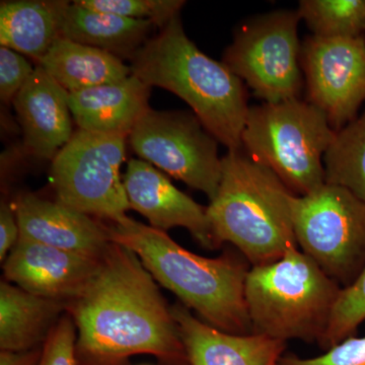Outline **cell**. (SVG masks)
I'll use <instances>...</instances> for the list:
<instances>
[{"mask_svg": "<svg viewBox=\"0 0 365 365\" xmlns=\"http://www.w3.org/2000/svg\"><path fill=\"white\" fill-rule=\"evenodd\" d=\"M78 331L76 365H126L148 354L160 365H190L172 309L131 250L110 242L95 275L66 304Z\"/></svg>", "mask_w": 365, "mask_h": 365, "instance_id": "cell-1", "label": "cell"}, {"mask_svg": "<svg viewBox=\"0 0 365 365\" xmlns=\"http://www.w3.org/2000/svg\"><path fill=\"white\" fill-rule=\"evenodd\" d=\"M106 228L110 242L135 253L155 281L204 323L235 335L253 333L245 297L252 267L246 259L235 254L206 258L192 253L163 230L128 216Z\"/></svg>", "mask_w": 365, "mask_h": 365, "instance_id": "cell-2", "label": "cell"}, {"mask_svg": "<svg viewBox=\"0 0 365 365\" xmlns=\"http://www.w3.org/2000/svg\"><path fill=\"white\" fill-rule=\"evenodd\" d=\"M130 61L133 76L181 98L228 151L242 150L250 110L247 86L223 62L210 58L189 39L180 14L148 39Z\"/></svg>", "mask_w": 365, "mask_h": 365, "instance_id": "cell-3", "label": "cell"}, {"mask_svg": "<svg viewBox=\"0 0 365 365\" xmlns=\"http://www.w3.org/2000/svg\"><path fill=\"white\" fill-rule=\"evenodd\" d=\"M222 180L206 208L217 247L230 242L251 266L279 260L297 246L292 215L294 195L272 170L244 150L222 158Z\"/></svg>", "mask_w": 365, "mask_h": 365, "instance_id": "cell-4", "label": "cell"}, {"mask_svg": "<svg viewBox=\"0 0 365 365\" xmlns=\"http://www.w3.org/2000/svg\"><path fill=\"white\" fill-rule=\"evenodd\" d=\"M341 289L299 247L273 263L252 266L245 297L253 333L319 344Z\"/></svg>", "mask_w": 365, "mask_h": 365, "instance_id": "cell-5", "label": "cell"}, {"mask_svg": "<svg viewBox=\"0 0 365 365\" xmlns=\"http://www.w3.org/2000/svg\"><path fill=\"white\" fill-rule=\"evenodd\" d=\"M335 135L326 115L299 98L250 107L242 144L294 195L304 196L325 184L324 157Z\"/></svg>", "mask_w": 365, "mask_h": 365, "instance_id": "cell-6", "label": "cell"}, {"mask_svg": "<svg viewBox=\"0 0 365 365\" xmlns=\"http://www.w3.org/2000/svg\"><path fill=\"white\" fill-rule=\"evenodd\" d=\"M297 246L341 287L365 266V201L338 185L292 198Z\"/></svg>", "mask_w": 365, "mask_h": 365, "instance_id": "cell-7", "label": "cell"}, {"mask_svg": "<svg viewBox=\"0 0 365 365\" xmlns=\"http://www.w3.org/2000/svg\"><path fill=\"white\" fill-rule=\"evenodd\" d=\"M297 11L252 16L235 30L222 62L263 103L300 98L304 85L300 64Z\"/></svg>", "mask_w": 365, "mask_h": 365, "instance_id": "cell-8", "label": "cell"}, {"mask_svg": "<svg viewBox=\"0 0 365 365\" xmlns=\"http://www.w3.org/2000/svg\"><path fill=\"white\" fill-rule=\"evenodd\" d=\"M126 137L74 132L52 163L57 202L88 216L119 222L130 209L120 168Z\"/></svg>", "mask_w": 365, "mask_h": 365, "instance_id": "cell-9", "label": "cell"}, {"mask_svg": "<svg viewBox=\"0 0 365 365\" xmlns=\"http://www.w3.org/2000/svg\"><path fill=\"white\" fill-rule=\"evenodd\" d=\"M129 137L133 150L191 188L215 198L222 180L218 141L193 113L150 110Z\"/></svg>", "mask_w": 365, "mask_h": 365, "instance_id": "cell-10", "label": "cell"}, {"mask_svg": "<svg viewBox=\"0 0 365 365\" xmlns=\"http://www.w3.org/2000/svg\"><path fill=\"white\" fill-rule=\"evenodd\" d=\"M300 64L307 101L319 108L334 130L351 122L365 103V37L302 43Z\"/></svg>", "mask_w": 365, "mask_h": 365, "instance_id": "cell-11", "label": "cell"}, {"mask_svg": "<svg viewBox=\"0 0 365 365\" xmlns=\"http://www.w3.org/2000/svg\"><path fill=\"white\" fill-rule=\"evenodd\" d=\"M100 260L19 239L4 261V276L30 294L67 304L90 282Z\"/></svg>", "mask_w": 365, "mask_h": 365, "instance_id": "cell-12", "label": "cell"}, {"mask_svg": "<svg viewBox=\"0 0 365 365\" xmlns=\"http://www.w3.org/2000/svg\"><path fill=\"white\" fill-rule=\"evenodd\" d=\"M130 207L143 215L150 227L165 230L184 227L201 246L217 249L206 208L177 189L151 163L131 160L124 178Z\"/></svg>", "mask_w": 365, "mask_h": 365, "instance_id": "cell-13", "label": "cell"}, {"mask_svg": "<svg viewBox=\"0 0 365 365\" xmlns=\"http://www.w3.org/2000/svg\"><path fill=\"white\" fill-rule=\"evenodd\" d=\"M20 239L101 259L110 245L106 225L62 205L26 193L14 205Z\"/></svg>", "mask_w": 365, "mask_h": 365, "instance_id": "cell-14", "label": "cell"}, {"mask_svg": "<svg viewBox=\"0 0 365 365\" xmlns=\"http://www.w3.org/2000/svg\"><path fill=\"white\" fill-rule=\"evenodd\" d=\"M68 96L38 64L14 98L26 148L35 157L54 160L73 135Z\"/></svg>", "mask_w": 365, "mask_h": 365, "instance_id": "cell-15", "label": "cell"}, {"mask_svg": "<svg viewBox=\"0 0 365 365\" xmlns=\"http://www.w3.org/2000/svg\"><path fill=\"white\" fill-rule=\"evenodd\" d=\"M190 365H277L287 343L261 334L222 332L182 304L170 307Z\"/></svg>", "mask_w": 365, "mask_h": 365, "instance_id": "cell-16", "label": "cell"}, {"mask_svg": "<svg viewBox=\"0 0 365 365\" xmlns=\"http://www.w3.org/2000/svg\"><path fill=\"white\" fill-rule=\"evenodd\" d=\"M150 91L131 74L119 83L69 93L68 104L81 130L127 137L150 111Z\"/></svg>", "mask_w": 365, "mask_h": 365, "instance_id": "cell-17", "label": "cell"}, {"mask_svg": "<svg viewBox=\"0 0 365 365\" xmlns=\"http://www.w3.org/2000/svg\"><path fill=\"white\" fill-rule=\"evenodd\" d=\"M59 38L104 50L122 60H131L155 26L148 20L124 18L95 11L73 1H53Z\"/></svg>", "mask_w": 365, "mask_h": 365, "instance_id": "cell-18", "label": "cell"}, {"mask_svg": "<svg viewBox=\"0 0 365 365\" xmlns=\"http://www.w3.org/2000/svg\"><path fill=\"white\" fill-rule=\"evenodd\" d=\"M66 312V302L30 294L6 281L0 283V348L23 352L42 347Z\"/></svg>", "mask_w": 365, "mask_h": 365, "instance_id": "cell-19", "label": "cell"}, {"mask_svg": "<svg viewBox=\"0 0 365 365\" xmlns=\"http://www.w3.org/2000/svg\"><path fill=\"white\" fill-rule=\"evenodd\" d=\"M39 66L68 93L119 83L132 74L111 53L63 38L55 40Z\"/></svg>", "mask_w": 365, "mask_h": 365, "instance_id": "cell-20", "label": "cell"}, {"mask_svg": "<svg viewBox=\"0 0 365 365\" xmlns=\"http://www.w3.org/2000/svg\"><path fill=\"white\" fill-rule=\"evenodd\" d=\"M58 20L53 1H2L0 44L37 60L58 39Z\"/></svg>", "mask_w": 365, "mask_h": 365, "instance_id": "cell-21", "label": "cell"}, {"mask_svg": "<svg viewBox=\"0 0 365 365\" xmlns=\"http://www.w3.org/2000/svg\"><path fill=\"white\" fill-rule=\"evenodd\" d=\"M324 167L326 182L344 187L365 201V110L336 131Z\"/></svg>", "mask_w": 365, "mask_h": 365, "instance_id": "cell-22", "label": "cell"}, {"mask_svg": "<svg viewBox=\"0 0 365 365\" xmlns=\"http://www.w3.org/2000/svg\"><path fill=\"white\" fill-rule=\"evenodd\" d=\"M297 11L316 37H365V0H300Z\"/></svg>", "mask_w": 365, "mask_h": 365, "instance_id": "cell-23", "label": "cell"}, {"mask_svg": "<svg viewBox=\"0 0 365 365\" xmlns=\"http://www.w3.org/2000/svg\"><path fill=\"white\" fill-rule=\"evenodd\" d=\"M365 322V266L351 284L341 289L325 336L319 346L327 350L354 336Z\"/></svg>", "mask_w": 365, "mask_h": 365, "instance_id": "cell-24", "label": "cell"}, {"mask_svg": "<svg viewBox=\"0 0 365 365\" xmlns=\"http://www.w3.org/2000/svg\"><path fill=\"white\" fill-rule=\"evenodd\" d=\"M76 2L95 11L151 21L160 29L180 14L186 4L182 0H78Z\"/></svg>", "mask_w": 365, "mask_h": 365, "instance_id": "cell-25", "label": "cell"}, {"mask_svg": "<svg viewBox=\"0 0 365 365\" xmlns=\"http://www.w3.org/2000/svg\"><path fill=\"white\" fill-rule=\"evenodd\" d=\"M76 339L73 319L63 314L45 340L38 365H76Z\"/></svg>", "mask_w": 365, "mask_h": 365, "instance_id": "cell-26", "label": "cell"}, {"mask_svg": "<svg viewBox=\"0 0 365 365\" xmlns=\"http://www.w3.org/2000/svg\"><path fill=\"white\" fill-rule=\"evenodd\" d=\"M277 365H365V335L347 338L319 356L283 355Z\"/></svg>", "mask_w": 365, "mask_h": 365, "instance_id": "cell-27", "label": "cell"}, {"mask_svg": "<svg viewBox=\"0 0 365 365\" xmlns=\"http://www.w3.org/2000/svg\"><path fill=\"white\" fill-rule=\"evenodd\" d=\"M35 68L20 54L9 48L0 47V98L9 103L28 83Z\"/></svg>", "mask_w": 365, "mask_h": 365, "instance_id": "cell-28", "label": "cell"}, {"mask_svg": "<svg viewBox=\"0 0 365 365\" xmlns=\"http://www.w3.org/2000/svg\"><path fill=\"white\" fill-rule=\"evenodd\" d=\"M20 239V228L16 213L6 202L0 208V261L6 260L7 254Z\"/></svg>", "mask_w": 365, "mask_h": 365, "instance_id": "cell-29", "label": "cell"}, {"mask_svg": "<svg viewBox=\"0 0 365 365\" xmlns=\"http://www.w3.org/2000/svg\"><path fill=\"white\" fill-rule=\"evenodd\" d=\"M42 347L23 352H0V365H38Z\"/></svg>", "mask_w": 365, "mask_h": 365, "instance_id": "cell-30", "label": "cell"}]
</instances>
